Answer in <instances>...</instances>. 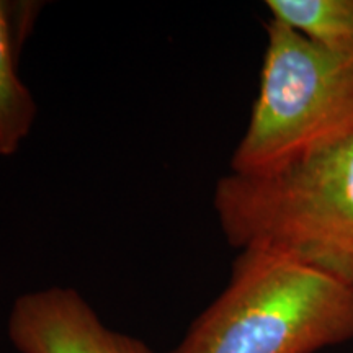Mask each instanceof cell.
I'll return each mask as SVG.
<instances>
[{"label": "cell", "instance_id": "cell-1", "mask_svg": "<svg viewBox=\"0 0 353 353\" xmlns=\"http://www.w3.org/2000/svg\"><path fill=\"white\" fill-rule=\"evenodd\" d=\"M229 245L286 255L353 286V138L259 174L221 176Z\"/></svg>", "mask_w": 353, "mask_h": 353}, {"label": "cell", "instance_id": "cell-2", "mask_svg": "<svg viewBox=\"0 0 353 353\" xmlns=\"http://www.w3.org/2000/svg\"><path fill=\"white\" fill-rule=\"evenodd\" d=\"M353 339V286L286 255L241 250L223 293L169 353H316Z\"/></svg>", "mask_w": 353, "mask_h": 353}, {"label": "cell", "instance_id": "cell-3", "mask_svg": "<svg viewBox=\"0 0 353 353\" xmlns=\"http://www.w3.org/2000/svg\"><path fill=\"white\" fill-rule=\"evenodd\" d=\"M265 28L259 95L234 174L272 170L353 138V54L322 50L278 20Z\"/></svg>", "mask_w": 353, "mask_h": 353}, {"label": "cell", "instance_id": "cell-4", "mask_svg": "<svg viewBox=\"0 0 353 353\" xmlns=\"http://www.w3.org/2000/svg\"><path fill=\"white\" fill-rule=\"evenodd\" d=\"M7 334L20 353H154L139 339L107 327L77 290L64 286L20 294Z\"/></svg>", "mask_w": 353, "mask_h": 353}, {"label": "cell", "instance_id": "cell-5", "mask_svg": "<svg viewBox=\"0 0 353 353\" xmlns=\"http://www.w3.org/2000/svg\"><path fill=\"white\" fill-rule=\"evenodd\" d=\"M33 3L0 0V156L20 149L37 121L38 105L19 76V54L30 30Z\"/></svg>", "mask_w": 353, "mask_h": 353}, {"label": "cell", "instance_id": "cell-6", "mask_svg": "<svg viewBox=\"0 0 353 353\" xmlns=\"http://www.w3.org/2000/svg\"><path fill=\"white\" fill-rule=\"evenodd\" d=\"M265 6L270 19L322 50L353 54V0H267Z\"/></svg>", "mask_w": 353, "mask_h": 353}]
</instances>
